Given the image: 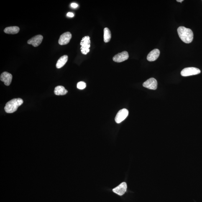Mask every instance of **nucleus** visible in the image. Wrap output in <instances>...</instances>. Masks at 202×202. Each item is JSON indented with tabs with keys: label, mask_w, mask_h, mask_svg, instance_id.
<instances>
[{
	"label": "nucleus",
	"mask_w": 202,
	"mask_h": 202,
	"mask_svg": "<svg viewBox=\"0 0 202 202\" xmlns=\"http://www.w3.org/2000/svg\"><path fill=\"white\" fill-rule=\"evenodd\" d=\"M201 73V70L196 67H187L182 70L181 75L183 76H188L196 75Z\"/></svg>",
	"instance_id": "nucleus-4"
},
{
	"label": "nucleus",
	"mask_w": 202,
	"mask_h": 202,
	"mask_svg": "<svg viewBox=\"0 0 202 202\" xmlns=\"http://www.w3.org/2000/svg\"><path fill=\"white\" fill-rule=\"evenodd\" d=\"M23 103L20 98H14L6 103L4 109L7 113H12L17 111L18 108Z\"/></svg>",
	"instance_id": "nucleus-2"
},
{
	"label": "nucleus",
	"mask_w": 202,
	"mask_h": 202,
	"mask_svg": "<svg viewBox=\"0 0 202 202\" xmlns=\"http://www.w3.org/2000/svg\"><path fill=\"white\" fill-rule=\"evenodd\" d=\"M81 46L80 49L83 55H86L90 51V37L89 36H85L82 39L80 43Z\"/></svg>",
	"instance_id": "nucleus-3"
},
{
	"label": "nucleus",
	"mask_w": 202,
	"mask_h": 202,
	"mask_svg": "<svg viewBox=\"0 0 202 202\" xmlns=\"http://www.w3.org/2000/svg\"><path fill=\"white\" fill-rule=\"evenodd\" d=\"M19 28L17 26H11L6 27L4 30L5 33L9 34H16L18 33Z\"/></svg>",
	"instance_id": "nucleus-15"
},
{
	"label": "nucleus",
	"mask_w": 202,
	"mask_h": 202,
	"mask_svg": "<svg viewBox=\"0 0 202 202\" xmlns=\"http://www.w3.org/2000/svg\"><path fill=\"white\" fill-rule=\"evenodd\" d=\"M71 7L73 8H76L78 6V4L76 3H73L71 4Z\"/></svg>",
	"instance_id": "nucleus-19"
},
{
	"label": "nucleus",
	"mask_w": 202,
	"mask_h": 202,
	"mask_svg": "<svg viewBox=\"0 0 202 202\" xmlns=\"http://www.w3.org/2000/svg\"><path fill=\"white\" fill-rule=\"evenodd\" d=\"M129 114V111L127 109H123L120 110L115 118V121L118 124L120 123L126 119Z\"/></svg>",
	"instance_id": "nucleus-5"
},
{
	"label": "nucleus",
	"mask_w": 202,
	"mask_h": 202,
	"mask_svg": "<svg viewBox=\"0 0 202 202\" xmlns=\"http://www.w3.org/2000/svg\"><path fill=\"white\" fill-rule=\"evenodd\" d=\"M68 58V56L67 55H64L61 57L57 61L56 65L57 68L60 69L63 67L67 63Z\"/></svg>",
	"instance_id": "nucleus-13"
},
{
	"label": "nucleus",
	"mask_w": 202,
	"mask_h": 202,
	"mask_svg": "<svg viewBox=\"0 0 202 202\" xmlns=\"http://www.w3.org/2000/svg\"><path fill=\"white\" fill-rule=\"evenodd\" d=\"M72 38V34L69 32H66L60 36L58 43L60 45H66L69 42Z\"/></svg>",
	"instance_id": "nucleus-8"
},
{
	"label": "nucleus",
	"mask_w": 202,
	"mask_h": 202,
	"mask_svg": "<svg viewBox=\"0 0 202 202\" xmlns=\"http://www.w3.org/2000/svg\"><path fill=\"white\" fill-rule=\"evenodd\" d=\"M111 38V31L108 28H105L104 30V41L107 43L110 41Z\"/></svg>",
	"instance_id": "nucleus-16"
},
{
	"label": "nucleus",
	"mask_w": 202,
	"mask_h": 202,
	"mask_svg": "<svg viewBox=\"0 0 202 202\" xmlns=\"http://www.w3.org/2000/svg\"><path fill=\"white\" fill-rule=\"evenodd\" d=\"M77 88L80 90L84 89L86 87V83L84 82H80L77 83Z\"/></svg>",
	"instance_id": "nucleus-17"
},
{
	"label": "nucleus",
	"mask_w": 202,
	"mask_h": 202,
	"mask_svg": "<svg viewBox=\"0 0 202 202\" xmlns=\"http://www.w3.org/2000/svg\"><path fill=\"white\" fill-rule=\"evenodd\" d=\"M177 32L182 41L186 44H190L193 41V34L191 29L180 26L177 29Z\"/></svg>",
	"instance_id": "nucleus-1"
},
{
	"label": "nucleus",
	"mask_w": 202,
	"mask_h": 202,
	"mask_svg": "<svg viewBox=\"0 0 202 202\" xmlns=\"http://www.w3.org/2000/svg\"><path fill=\"white\" fill-rule=\"evenodd\" d=\"M129 58V55L128 52L124 51L121 53H118L115 55L113 58V60L115 62L120 63L127 60Z\"/></svg>",
	"instance_id": "nucleus-7"
},
{
	"label": "nucleus",
	"mask_w": 202,
	"mask_h": 202,
	"mask_svg": "<svg viewBox=\"0 0 202 202\" xmlns=\"http://www.w3.org/2000/svg\"><path fill=\"white\" fill-rule=\"evenodd\" d=\"M68 92V91L64 87L62 86H58L55 88V91L54 93L55 95L57 96H63L66 94Z\"/></svg>",
	"instance_id": "nucleus-14"
},
{
	"label": "nucleus",
	"mask_w": 202,
	"mask_h": 202,
	"mask_svg": "<svg viewBox=\"0 0 202 202\" xmlns=\"http://www.w3.org/2000/svg\"><path fill=\"white\" fill-rule=\"evenodd\" d=\"M183 0H177V2H183Z\"/></svg>",
	"instance_id": "nucleus-20"
},
{
	"label": "nucleus",
	"mask_w": 202,
	"mask_h": 202,
	"mask_svg": "<svg viewBox=\"0 0 202 202\" xmlns=\"http://www.w3.org/2000/svg\"><path fill=\"white\" fill-rule=\"evenodd\" d=\"M160 51L158 49H155L149 52L148 55L147 59L149 62H153L158 58L160 55Z\"/></svg>",
	"instance_id": "nucleus-12"
},
{
	"label": "nucleus",
	"mask_w": 202,
	"mask_h": 202,
	"mask_svg": "<svg viewBox=\"0 0 202 202\" xmlns=\"http://www.w3.org/2000/svg\"><path fill=\"white\" fill-rule=\"evenodd\" d=\"M157 80L154 78H151L144 82L143 84V86L149 89L155 90L157 88Z\"/></svg>",
	"instance_id": "nucleus-6"
},
{
	"label": "nucleus",
	"mask_w": 202,
	"mask_h": 202,
	"mask_svg": "<svg viewBox=\"0 0 202 202\" xmlns=\"http://www.w3.org/2000/svg\"><path fill=\"white\" fill-rule=\"evenodd\" d=\"M127 190V185L126 182H123L113 190V191L117 194L122 196L124 194Z\"/></svg>",
	"instance_id": "nucleus-11"
},
{
	"label": "nucleus",
	"mask_w": 202,
	"mask_h": 202,
	"mask_svg": "<svg viewBox=\"0 0 202 202\" xmlns=\"http://www.w3.org/2000/svg\"><path fill=\"white\" fill-rule=\"evenodd\" d=\"M0 78L1 81L4 82L5 85L9 86L12 82V76L11 73L5 72L1 74Z\"/></svg>",
	"instance_id": "nucleus-10"
},
{
	"label": "nucleus",
	"mask_w": 202,
	"mask_h": 202,
	"mask_svg": "<svg viewBox=\"0 0 202 202\" xmlns=\"http://www.w3.org/2000/svg\"><path fill=\"white\" fill-rule=\"evenodd\" d=\"M67 15L68 17H73L74 16V15L73 13L70 12L67 13Z\"/></svg>",
	"instance_id": "nucleus-18"
},
{
	"label": "nucleus",
	"mask_w": 202,
	"mask_h": 202,
	"mask_svg": "<svg viewBox=\"0 0 202 202\" xmlns=\"http://www.w3.org/2000/svg\"><path fill=\"white\" fill-rule=\"evenodd\" d=\"M43 39V37L41 35L39 34L32 37L27 41V43L32 45L34 47H38L41 43Z\"/></svg>",
	"instance_id": "nucleus-9"
}]
</instances>
